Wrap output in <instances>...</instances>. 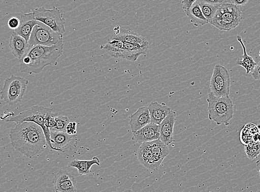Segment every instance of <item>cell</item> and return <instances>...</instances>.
I'll list each match as a JSON object with an SVG mask.
<instances>
[{"label": "cell", "instance_id": "cell-1", "mask_svg": "<svg viewBox=\"0 0 260 192\" xmlns=\"http://www.w3.org/2000/svg\"><path fill=\"white\" fill-rule=\"evenodd\" d=\"M9 138L12 146L27 158L37 155L47 144L43 129L33 122L16 124L11 130Z\"/></svg>", "mask_w": 260, "mask_h": 192}, {"label": "cell", "instance_id": "cell-2", "mask_svg": "<svg viewBox=\"0 0 260 192\" xmlns=\"http://www.w3.org/2000/svg\"><path fill=\"white\" fill-rule=\"evenodd\" d=\"M63 40L52 46L35 45L19 59L20 71L29 74H39L48 66H57V60L63 54Z\"/></svg>", "mask_w": 260, "mask_h": 192}, {"label": "cell", "instance_id": "cell-3", "mask_svg": "<svg viewBox=\"0 0 260 192\" xmlns=\"http://www.w3.org/2000/svg\"><path fill=\"white\" fill-rule=\"evenodd\" d=\"M53 111V109L35 105L31 108L23 111L15 117H12L11 118L5 121L14 122L16 124H20L25 121L36 123L43 129L49 148L54 151L62 152V150L54 147L51 142V131L47 125V119L49 115L51 114Z\"/></svg>", "mask_w": 260, "mask_h": 192}, {"label": "cell", "instance_id": "cell-4", "mask_svg": "<svg viewBox=\"0 0 260 192\" xmlns=\"http://www.w3.org/2000/svg\"><path fill=\"white\" fill-rule=\"evenodd\" d=\"M207 101L209 120L218 125H229L234 115V104L230 97H217L210 92Z\"/></svg>", "mask_w": 260, "mask_h": 192}, {"label": "cell", "instance_id": "cell-5", "mask_svg": "<svg viewBox=\"0 0 260 192\" xmlns=\"http://www.w3.org/2000/svg\"><path fill=\"white\" fill-rule=\"evenodd\" d=\"M242 19V12L239 6L224 4L219 6L209 23L220 30L229 31L237 27Z\"/></svg>", "mask_w": 260, "mask_h": 192}, {"label": "cell", "instance_id": "cell-6", "mask_svg": "<svg viewBox=\"0 0 260 192\" xmlns=\"http://www.w3.org/2000/svg\"><path fill=\"white\" fill-rule=\"evenodd\" d=\"M28 80L12 74L4 81L0 91V98L11 107H14L22 101L27 89Z\"/></svg>", "mask_w": 260, "mask_h": 192}, {"label": "cell", "instance_id": "cell-7", "mask_svg": "<svg viewBox=\"0 0 260 192\" xmlns=\"http://www.w3.org/2000/svg\"><path fill=\"white\" fill-rule=\"evenodd\" d=\"M32 12L36 20L46 24L54 31L61 35L65 34L66 20L62 10L54 6L50 10L41 7L32 10Z\"/></svg>", "mask_w": 260, "mask_h": 192}, {"label": "cell", "instance_id": "cell-8", "mask_svg": "<svg viewBox=\"0 0 260 192\" xmlns=\"http://www.w3.org/2000/svg\"><path fill=\"white\" fill-rule=\"evenodd\" d=\"M63 35L54 31L46 24L38 22L34 27L28 40L30 46L41 45L52 46L63 40Z\"/></svg>", "mask_w": 260, "mask_h": 192}, {"label": "cell", "instance_id": "cell-9", "mask_svg": "<svg viewBox=\"0 0 260 192\" xmlns=\"http://www.w3.org/2000/svg\"><path fill=\"white\" fill-rule=\"evenodd\" d=\"M210 88L212 93L216 97H229L231 79L225 67L220 65L214 67L213 75L210 79Z\"/></svg>", "mask_w": 260, "mask_h": 192}, {"label": "cell", "instance_id": "cell-10", "mask_svg": "<svg viewBox=\"0 0 260 192\" xmlns=\"http://www.w3.org/2000/svg\"><path fill=\"white\" fill-rule=\"evenodd\" d=\"M55 192H75L76 179L66 171L60 170L53 179Z\"/></svg>", "mask_w": 260, "mask_h": 192}, {"label": "cell", "instance_id": "cell-11", "mask_svg": "<svg viewBox=\"0 0 260 192\" xmlns=\"http://www.w3.org/2000/svg\"><path fill=\"white\" fill-rule=\"evenodd\" d=\"M176 120V113L171 111L170 113L159 125V139L166 146L175 142L173 139V129Z\"/></svg>", "mask_w": 260, "mask_h": 192}, {"label": "cell", "instance_id": "cell-12", "mask_svg": "<svg viewBox=\"0 0 260 192\" xmlns=\"http://www.w3.org/2000/svg\"><path fill=\"white\" fill-rule=\"evenodd\" d=\"M114 30L115 33L110 37L111 39L118 40L123 42L138 43L141 45L149 47V42L144 37L135 33L129 29H123L117 26Z\"/></svg>", "mask_w": 260, "mask_h": 192}, {"label": "cell", "instance_id": "cell-13", "mask_svg": "<svg viewBox=\"0 0 260 192\" xmlns=\"http://www.w3.org/2000/svg\"><path fill=\"white\" fill-rule=\"evenodd\" d=\"M159 125L150 123L133 133V140L139 143L150 142L159 138Z\"/></svg>", "mask_w": 260, "mask_h": 192}, {"label": "cell", "instance_id": "cell-14", "mask_svg": "<svg viewBox=\"0 0 260 192\" xmlns=\"http://www.w3.org/2000/svg\"><path fill=\"white\" fill-rule=\"evenodd\" d=\"M20 20V26L15 29L14 32L28 42L33 29L39 21L36 20L32 11L21 15Z\"/></svg>", "mask_w": 260, "mask_h": 192}, {"label": "cell", "instance_id": "cell-15", "mask_svg": "<svg viewBox=\"0 0 260 192\" xmlns=\"http://www.w3.org/2000/svg\"><path fill=\"white\" fill-rule=\"evenodd\" d=\"M28 42L15 32L12 34L9 42V48L12 54L18 59H21L30 47Z\"/></svg>", "mask_w": 260, "mask_h": 192}, {"label": "cell", "instance_id": "cell-16", "mask_svg": "<svg viewBox=\"0 0 260 192\" xmlns=\"http://www.w3.org/2000/svg\"><path fill=\"white\" fill-rule=\"evenodd\" d=\"M129 125L133 133L151 123V117L148 107L139 108L129 117Z\"/></svg>", "mask_w": 260, "mask_h": 192}, {"label": "cell", "instance_id": "cell-17", "mask_svg": "<svg viewBox=\"0 0 260 192\" xmlns=\"http://www.w3.org/2000/svg\"><path fill=\"white\" fill-rule=\"evenodd\" d=\"M148 48L138 43L123 42L121 58L135 61L141 54H145Z\"/></svg>", "mask_w": 260, "mask_h": 192}, {"label": "cell", "instance_id": "cell-18", "mask_svg": "<svg viewBox=\"0 0 260 192\" xmlns=\"http://www.w3.org/2000/svg\"><path fill=\"white\" fill-rule=\"evenodd\" d=\"M148 109L150 114L151 122L157 125H159L171 111V108L165 104H160L158 102L151 103Z\"/></svg>", "mask_w": 260, "mask_h": 192}, {"label": "cell", "instance_id": "cell-19", "mask_svg": "<svg viewBox=\"0 0 260 192\" xmlns=\"http://www.w3.org/2000/svg\"><path fill=\"white\" fill-rule=\"evenodd\" d=\"M147 142L152 153L154 163L158 169L164 159L169 155V148L159 139Z\"/></svg>", "mask_w": 260, "mask_h": 192}, {"label": "cell", "instance_id": "cell-20", "mask_svg": "<svg viewBox=\"0 0 260 192\" xmlns=\"http://www.w3.org/2000/svg\"><path fill=\"white\" fill-rule=\"evenodd\" d=\"M138 159L140 163L147 169L150 170H158L156 166L153 156L148 142H143L138 151Z\"/></svg>", "mask_w": 260, "mask_h": 192}, {"label": "cell", "instance_id": "cell-21", "mask_svg": "<svg viewBox=\"0 0 260 192\" xmlns=\"http://www.w3.org/2000/svg\"><path fill=\"white\" fill-rule=\"evenodd\" d=\"M184 11L194 26H204L209 23L206 17L204 16L200 4L197 2L191 5L189 9Z\"/></svg>", "mask_w": 260, "mask_h": 192}, {"label": "cell", "instance_id": "cell-22", "mask_svg": "<svg viewBox=\"0 0 260 192\" xmlns=\"http://www.w3.org/2000/svg\"><path fill=\"white\" fill-rule=\"evenodd\" d=\"M94 165H101L100 160L97 157H94L91 160H73L68 165V167L77 169L79 175L84 176L89 174L91 172V167Z\"/></svg>", "mask_w": 260, "mask_h": 192}, {"label": "cell", "instance_id": "cell-23", "mask_svg": "<svg viewBox=\"0 0 260 192\" xmlns=\"http://www.w3.org/2000/svg\"><path fill=\"white\" fill-rule=\"evenodd\" d=\"M51 142L54 145V147L62 150L69 142L76 138V135H70L67 132H59L53 129H50Z\"/></svg>", "mask_w": 260, "mask_h": 192}, {"label": "cell", "instance_id": "cell-24", "mask_svg": "<svg viewBox=\"0 0 260 192\" xmlns=\"http://www.w3.org/2000/svg\"><path fill=\"white\" fill-rule=\"evenodd\" d=\"M237 40L240 43L241 46L243 49V55L241 59H239L237 61V64L240 66H241L244 68L246 71V73L249 74L252 72L256 65L254 59L251 56H250L247 54L246 51V48L243 42L242 38L241 36H238L237 37Z\"/></svg>", "mask_w": 260, "mask_h": 192}, {"label": "cell", "instance_id": "cell-25", "mask_svg": "<svg viewBox=\"0 0 260 192\" xmlns=\"http://www.w3.org/2000/svg\"><path fill=\"white\" fill-rule=\"evenodd\" d=\"M123 42L110 38L106 45H102L101 48L106 52L111 57L121 58Z\"/></svg>", "mask_w": 260, "mask_h": 192}, {"label": "cell", "instance_id": "cell-26", "mask_svg": "<svg viewBox=\"0 0 260 192\" xmlns=\"http://www.w3.org/2000/svg\"><path fill=\"white\" fill-rule=\"evenodd\" d=\"M198 3L200 4L204 16L206 17L209 23L213 19L216 11H217L220 6L214 5L206 3Z\"/></svg>", "mask_w": 260, "mask_h": 192}, {"label": "cell", "instance_id": "cell-27", "mask_svg": "<svg viewBox=\"0 0 260 192\" xmlns=\"http://www.w3.org/2000/svg\"><path fill=\"white\" fill-rule=\"evenodd\" d=\"M245 151L247 157L250 159L257 158L260 153V144L258 142H252L245 146Z\"/></svg>", "mask_w": 260, "mask_h": 192}, {"label": "cell", "instance_id": "cell-28", "mask_svg": "<svg viewBox=\"0 0 260 192\" xmlns=\"http://www.w3.org/2000/svg\"><path fill=\"white\" fill-rule=\"evenodd\" d=\"M55 120H56V126L54 129L59 132H66V128L70 123V120L66 116L57 115L55 117Z\"/></svg>", "mask_w": 260, "mask_h": 192}, {"label": "cell", "instance_id": "cell-29", "mask_svg": "<svg viewBox=\"0 0 260 192\" xmlns=\"http://www.w3.org/2000/svg\"><path fill=\"white\" fill-rule=\"evenodd\" d=\"M198 3H206L210 4L220 6L224 4H231V0H197Z\"/></svg>", "mask_w": 260, "mask_h": 192}, {"label": "cell", "instance_id": "cell-30", "mask_svg": "<svg viewBox=\"0 0 260 192\" xmlns=\"http://www.w3.org/2000/svg\"><path fill=\"white\" fill-rule=\"evenodd\" d=\"M58 115L57 112H53L49 115L47 119V125L49 129H54L56 126V120H55V117Z\"/></svg>", "mask_w": 260, "mask_h": 192}, {"label": "cell", "instance_id": "cell-31", "mask_svg": "<svg viewBox=\"0 0 260 192\" xmlns=\"http://www.w3.org/2000/svg\"><path fill=\"white\" fill-rule=\"evenodd\" d=\"M77 123L76 122H70L68 123L67 128L66 132L70 135H76L77 134Z\"/></svg>", "mask_w": 260, "mask_h": 192}, {"label": "cell", "instance_id": "cell-32", "mask_svg": "<svg viewBox=\"0 0 260 192\" xmlns=\"http://www.w3.org/2000/svg\"><path fill=\"white\" fill-rule=\"evenodd\" d=\"M20 20L18 18L13 17L10 18L8 21V26L12 29H15L20 26Z\"/></svg>", "mask_w": 260, "mask_h": 192}, {"label": "cell", "instance_id": "cell-33", "mask_svg": "<svg viewBox=\"0 0 260 192\" xmlns=\"http://www.w3.org/2000/svg\"><path fill=\"white\" fill-rule=\"evenodd\" d=\"M252 76L256 80L260 79V61L256 63L254 69L252 71Z\"/></svg>", "mask_w": 260, "mask_h": 192}, {"label": "cell", "instance_id": "cell-34", "mask_svg": "<svg viewBox=\"0 0 260 192\" xmlns=\"http://www.w3.org/2000/svg\"><path fill=\"white\" fill-rule=\"evenodd\" d=\"M197 0H183L182 4L184 10L189 9Z\"/></svg>", "mask_w": 260, "mask_h": 192}, {"label": "cell", "instance_id": "cell-35", "mask_svg": "<svg viewBox=\"0 0 260 192\" xmlns=\"http://www.w3.org/2000/svg\"><path fill=\"white\" fill-rule=\"evenodd\" d=\"M249 0H231V4L237 6H243L248 3Z\"/></svg>", "mask_w": 260, "mask_h": 192}, {"label": "cell", "instance_id": "cell-36", "mask_svg": "<svg viewBox=\"0 0 260 192\" xmlns=\"http://www.w3.org/2000/svg\"><path fill=\"white\" fill-rule=\"evenodd\" d=\"M256 170L258 173V175L260 177V160L257 161L256 163Z\"/></svg>", "mask_w": 260, "mask_h": 192}, {"label": "cell", "instance_id": "cell-37", "mask_svg": "<svg viewBox=\"0 0 260 192\" xmlns=\"http://www.w3.org/2000/svg\"><path fill=\"white\" fill-rule=\"evenodd\" d=\"M257 138L258 141L260 142V133L259 132L257 133Z\"/></svg>", "mask_w": 260, "mask_h": 192}, {"label": "cell", "instance_id": "cell-38", "mask_svg": "<svg viewBox=\"0 0 260 192\" xmlns=\"http://www.w3.org/2000/svg\"><path fill=\"white\" fill-rule=\"evenodd\" d=\"M259 56L260 57V52H259Z\"/></svg>", "mask_w": 260, "mask_h": 192}]
</instances>
